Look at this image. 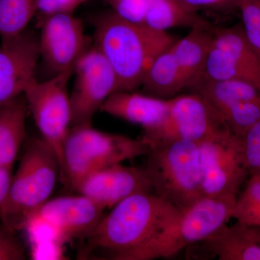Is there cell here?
I'll return each instance as SVG.
<instances>
[{
	"instance_id": "1",
	"label": "cell",
	"mask_w": 260,
	"mask_h": 260,
	"mask_svg": "<svg viewBox=\"0 0 260 260\" xmlns=\"http://www.w3.org/2000/svg\"><path fill=\"white\" fill-rule=\"evenodd\" d=\"M112 209L84 241L78 252L79 259L90 257L100 251L105 253L103 258L114 260L153 239L174 223L181 213L152 191L130 195Z\"/></svg>"
},
{
	"instance_id": "2",
	"label": "cell",
	"mask_w": 260,
	"mask_h": 260,
	"mask_svg": "<svg viewBox=\"0 0 260 260\" xmlns=\"http://www.w3.org/2000/svg\"><path fill=\"white\" fill-rule=\"evenodd\" d=\"M93 23L94 45L114 70L118 91L133 92L141 87L155 57L177 41L167 31L131 23L112 10L98 15Z\"/></svg>"
},
{
	"instance_id": "3",
	"label": "cell",
	"mask_w": 260,
	"mask_h": 260,
	"mask_svg": "<svg viewBox=\"0 0 260 260\" xmlns=\"http://www.w3.org/2000/svg\"><path fill=\"white\" fill-rule=\"evenodd\" d=\"M60 172L59 159L50 145L42 138L30 140L0 208L3 225L14 232L24 229L49 200Z\"/></svg>"
},
{
	"instance_id": "4",
	"label": "cell",
	"mask_w": 260,
	"mask_h": 260,
	"mask_svg": "<svg viewBox=\"0 0 260 260\" xmlns=\"http://www.w3.org/2000/svg\"><path fill=\"white\" fill-rule=\"evenodd\" d=\"M149 150L148 143L142 138L104 133L92 124L71 126L63 145L59 181L75 191L91 173L146 155Z\"/></svg>"
},
{
	"instance_id": "5",
	"label": "cell",
	"mask_w": 260,
	"mask_h": 260,
	"mask_svg": "<svg viewBox=\"0 0 260 260\" xmlns=\"http://www.w3.org/2000/svg\"><path fill=\"white\" fill-rule=\"evenodd\" d=\"M237 195L203 196L181 211L177 220L143 246L114 260H152L170 257L209 237L232 218Z\"/></svg>"
},
{
	"instance_id": "6",
	"label": "cell",
	"mask_w": 260,
	"mask_h": 260,
	"mask_svg": "<svg viewBox=\"0 0 260 260\" xmlns=\"http://www.w3.org/2000/svg\"><path fill=\"white\" fill-rule=\"evenodd\" d=\"M145 169L155 194L183 211L203 196L199 145L173 140L150 146Z\"/></svg>"
},
{
	"instance_id": "7",
	"label": "cell",
	"mask_w": 260,
	"mask_h": 260,
	"mask_svg": "<svg viewBox=\"0 0 260 260\" xmlns=\"http://www.w3.org/2000/svg\"><path fill=\"white\" fill-rule=\"evenodd\" d=\"M232 135L223 118L198 94L177 95L169 99L167 117L158 126L143 133L149 147L173 140L199 143Z\"/></svg>"
},
{
	"instance_id": "8",
	"label": "cell",
	"mask_w": 260,
	"mask_h": 260,
	"mask_svg": "<svg viewBox=\"0 0 260 260\" xmlns=\"http://www.w3.org/2000/svg\"><path fill=\"white\" fill-rule=\"evenodd\" d=\"M73 75V68H71L44 82L34 80L24 93L29 112L32 114L42 138L57 155L61 172L63 145L71 127L68 85Z\"/></svg>"
},
{
	"instance_id": "9",
	"label": "cell",
	"mask_w": 260,
	"mask_h": 260,
	"mask_svg": "<svg viewBox=\"0 0 260 260\" xmlns=\"http://www.w3.org/2000/svg\"><path fill=\"white\" fill-rule=\"evenodd\" d=\"M73 75L74 86L70 94L71 126L92 124L95 113L118 91L117 77L94 44L76 61Z\"/></svg>"
},
{
	"instance_id": "10",
	"label": "cell",
	"mask_w": 260,
	"mask_h": 260,
	"mask_svg": "<svg viewBox=\"0 0 260 260\" xmlns=\"http://www.w3.org/2000/svg\"><path fill=\"white\" fill-rule=\"evenodd\" d=\"M202 76L210 80H240L260 90V58L242 24L214 29L213 45Z\"/></svg>"
},
{
	"instance_id": "11",
	"label": "cell",
	"mask_w": 260,
	"mask_h": 260,
	"mask_svg": "<svg viewBox=\"0 0 260 260\" xmlns=\"http://www.w3.org/2000/svg\"><path fill=\"white\" fill-rule=\"evenodd\" d=\"M40 58L51 77L74 68L78 59L93 45L83 23L70 12L53 13L38 22Z\"/></svg>"
},
{
	"instance_id": "12",
	"label": "cell",
	"mask_w": 260,
	"mask_h": 260,
	"mask_svg": "<svg viewBox=\"0 0 260 260\" xmlns=\"http://www.w3.org/2000/svg\"><path fill=\"white\" fill-rule=\"evenodd\" d=\"M198 145L203 196L237 195L249 174L241 155L240 138L232 134Z\"/></svg>"
},
{
	"instance_id": "13",
	"label": "cell",
	"mask_w": 260,
	"mask_h": 260,
	"mask_svg": "<svg viewBox=\"0 0 260 260\" xmlns=\"http://www.w3.org/2000/svg\"><path fill=\"white\" fill-rule=\"evenodd\" d=\"M40 59L39 35L27 29L0 44V108L24 95L37 80Z\"/></svg>"
},
{
	"instance_id": "14",
	"label": "cell",
	"mask_w": 260,
	"mask_h": 260,
	"mask_svg": "<svg viewBox=\"0 0 260 260\" xmlns=\"http://www.w3.org/2000/svg\"><path fill=\"white\" fill-rule=\"evenodd\" d=\"M104 210L83 194L69 195L49 199L32 218L49 224L61 239L84 242L102 222Z\"/></svg>"
},
{
	"instance_id": "15",
	"label": "cell",
	"mask_w": 260,
	"mask_h": 260,
	"mask_svg": "<svg viewBox=\"0 0 260 260\" xmlns=\"http://www.w3.org/2000/svg\"><path fill=\"white\" fill-rule=\"evenodd\" d=\"M75 191L105 210L112 209L135 193L153 192L145 167H124L121 164L91 173L80 181Z\"/></svg>"
},
{
	"instance_id": "16",
	"label": "cell",
	"mask_w": 260,
	"mask_h": 260,
	"mask_svg": "<svg viewBox=\"0 0 260 260\" xmlns=\"http://www.w3.org/2000/svg\"><path fill=\"white\" fill-rule=\"evenodd\" d=\"M169 108V99L135 91H118L106 101L101 112L141 126L143 133H146L161 124L167 117Z\"/></svg>"
},
{
	"instance_id": "17",
	"label": "cell",
	"mask_w": 260,
	"mask_h": 260,
	"mask_svg": "<svg viewBox=\"0 0 260 260\" xmlns=\"http://www.w3.org/2000/svg\"><path fill=\"white\" fill-rule=\"evenodd\" d=\"M214 29L215 26L208 21L196 25L185 37L176 41L172 46L186 88L203 74L213 45Z\"/></svg>"
},
{
	"instance_id": "18",
	"label": "cell",
	"mask_w": 260,
	"mask_h": 260,
	"mask_svg": "<svg viewBox=\"0 0 260 260\" xmlns=\"http://www.w3.org/2000/svg\"><path fill=\"white\" fill-rule=\"evenodd\" d=\"M187 88L198 94L223 117L238 103L260 96V90L249 82L240 80H210L200 76Z\"/></svg>"
},
{
	"instance_id": "19",
	"label": "cell",
	"mask_w": 260,
	"mask_h": 260,
	"mask_svg": "<svg viewBox=\"0 0 260 260\" xmlns=\"http://www.w3.org/2000/svg\"><path fill=\"white\" fill-rule=\"evenodd\" d=\"M200 243L220 260H260V246L251 237L249 226L239 222L225 224Z\"/></svg>"
},
{
	"instance_id": "20",
	"label": "cell",
	"mask_w": 260,
	"mask_h": 260,
	"mask_svg": "<svg viewBox=\"0 0 260 260\" xmlns=\"http://www.w3.org/2000/svg\"><path fill=\"white\" fill-rule=\"evenodd\" d=\"M28 112L24 95L0 108V167L13 168L26 137Z\"/></svg>"
},
{
	"instance_id": "21",
	"label": "cell",
	"mask_w": 260,
	"mask_h": 260,
	"mask_svg": "<svg viewBox=\"0 0 260 260\" xmlns=\"http://www.w3.org/2000/svg\"><path fill=\"white\" fill-rule=\"evenodd\" d=\"M141 87L143 93L161 99H172L186 88L172 47L155 57L145 73Z\"/></svg>"
},
{
	"instance_id": "22",
	"label": "cell",
	"mask_w": 260,
	"mask_h": 260,
	"mask_svg": "<svg viewBox=\"0 0 260 260\" xmlns=\"http://www.w3.org/2000/svg\"><path fill=\"white\" fill-rule=\"evenodd\" d=\"M208 20L186 9L180 0H153L143 25L158 31L177 27L193 28Z\"/></svg>"
},
{
	"instance_id": "23",
	"label": "cell",
	"mask_w": 260,
	"mask_h": 260,
	"mask_svg": "<svg viewBox=\"0 0 260 260\" xmlns=\"http://www.w3.org/2000/svg\"><path fill=\"white\" fill-rule=\"evenodd\" d=\"M38 0H0V39L10 40L27 30L37 15Z\"/></svg>"
},
{
	"instance_id": "24",
	"label": "cell",
	"mask_w": 260,
	"mask_h": 260,
	"mask_svg": "<svg viewBox=\"0 0 260 260\" xmlns=\"http://www.w3.org/2000/svg\"><path fill=\"white\" fill-rule=\"evenodd\" d=\"M223 118L232 134L242 137L260 121V96L238 103L224 113Z\"/></svg>"
},
{
	"instance_id": "25",
	"label": "cell",
	"mask_w": 260,
	"mask_h": 260,
	"mask_svg": "<svg viewBox=\"0 0 260 260\" xmlns=\"http://www.w3.org/2000/svg\"><path fill=\"white\" fill-rule=\"evenodd\" d=\"M246 38L260 58V0H237Z\"/></svg>"
},
{
	"instance_id": "26",
	"label": "cell",
	"mask_w": 260,
	"mask_h": 260,
	"mask_svg": "<svg viewBox=\"0 0 260 260\" xmlns=\"http://www.w3.org/2000/svg\"><path fill=\"white\" fill-rule=\"evenodd\" d=\"M239 138L244 167L251 175L260 174V121Z\"/></svg>"
},
{
	"instance_id": "27",
	"label": "cell",
	"mask_w": 260,
	"mask_h": 260,
	"mask_svg": "<svg viewBox=\"0 0 260 260\" xmlns=\"http://www.w3.org/2000/svg\"><path fill=\"white\" fill-rule=\"evenodd\" d=\"M113 12L131 23L143 25L153 0H107Z\"/></svg>"
},
{
	"instance_id": "28",
	"label": "cell",
	"mask_w": 260,
	"mask_h": 260,
	"mask_svg": "<svg viewBox=\"0 0 260 260\" xmlns=\"http://www.w3.org/2000/svg\"><path fill=\"white\" fill-rule=\"evenodd\" d=\"M25 259V249L15 236V232L2 225L0 227V260Z\"/></svg>"
},
{
	"instance_id": "29",
	"label": "cell",
	"mask_w": 260,
	"mask_h": 260,
	"mask_svg": "<svg viewBox=\"0 0 260 260\" xmlns=\"http://www.w3.org/2000/svg\"><path fill=\"white\" fill-rule=\"evenodd\" d=\"M260 205V174H252L244 191L237 198L234 211Z\"/></svg>"
},
{
	"instance_id": "30",
	"label": "cell",
	"mask_w": 260,
	"mask_h": 260,
	"mask_svg": "<svg viewBox=\"0 0 260 260\" xmlns=\"http://www.w3.org/2000/svg\"><path fill=\"white\" fill-rule=\"evenodd\" d=\"M186 9L194 13L202 10L232 12L237 10V0H180Z\"/></svg>"
},
{
	"instance_id": "31",
	"label": "cell",
	"mask_w": 260,
	"mask_h": 260,
	"mask_svg": "<svg viewBox=\"0 0 260 260\" xmlns=\"http://www.w3.org/2000/svg\"><path fill=\"white\" fill-rule=\"evenodd\" d=\"M59 12H67L66 0H38L37 22Z\"/></svg>"
},
{
	"instance_id": "32",
	"label": "cell",
	"mask_w": 260,
	"mask_h": 260,
	"mask_svg": "<svg viewBox=\"0 0 260 260\" xmlns=\"http://www.w3.org/2000/svg\"><path fill=\"white\" fill-rule=\"evenodd\" d=\"M232 218L248 226L260 225V205L233 212Z\"/></svg>"
},
{
	"instance_id": "33",
	"label": "cell",
	"mask_w": 260,
	"mask_h": 260,
	"mask_svg": "<svg viewBox=\"0 0 260 260\" xmlns=\"http://www.w3.org/2000/svg\"><path fill=\"white\" fill-rule=\"evenodd\" d=\"M12 169L13 168L0 167V208L5 203L9 193L13 179Z\"/></svg>"
},
{
	"instance_id": "34",
	"label": "cell",
	"mask_w": 260,
	"mask_h": 260,
	"mask_svg": "<svg viewBox=\"0 0 260 260\" xmlns=\"http://www.w3.org/2000/svg\"><path fill=\"white\" fill-rule=\"evenodd\" d=\"M88 0H66V10L67 12L74 13L75 10L79 6Z\"/></svg>"
},
{
	"instance_id": "35",
	"label": "cell",
	"mask_w": 260,
	"mask_h": 260,
	"mask_svg": "<svg viewBox=\"0 0 260 260\" xmlns=\"http://www.w3.org/2000/svg\"><path fill=\"white\" fill-rule=\"evenodd\" d=\"M249 228L251 237L260 246V225L259 226H249Z\"/></svg>"
}]
</instances>
